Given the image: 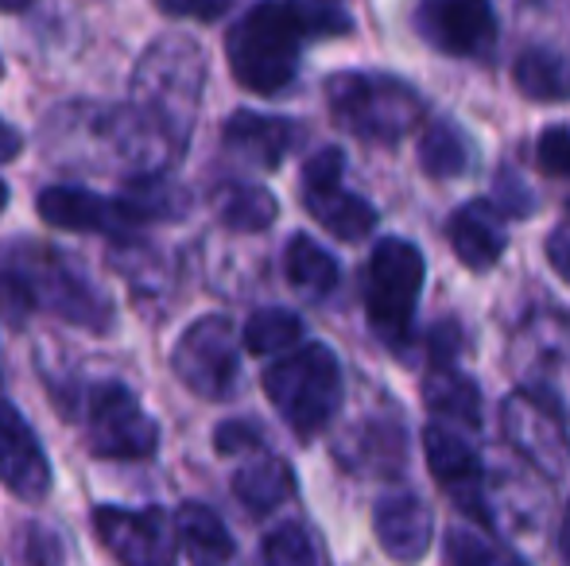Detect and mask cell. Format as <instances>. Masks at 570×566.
Masks as SVG:
<instances>
[{"mask_svg": "<svg viewBox=\"0 0 570 566\" xmlns=\"http://www.w3.org/2000/svg\"><path fill=\"white\" fill-rule=\"evenodd\" d=\"M350 28V12L334 4H256L226 39L229 70L245 90L272 98L295 82L303 43L345 36Z\"/></svg>", "mask_w": 570, "mask_h": 566, "instance_id": "1", "label": "cell"}, {"mask_svg": "<svg viewBox=\"0 0 570 566\" xmlns=\"http://www.w3.org/2000/svg\"><path fill=\"white\" fill-rule=\"evenodd\" d=\"M203 78H206V54L187 36H167L159 43H151L148 54L140 59V67H136L132 117L159 143H167V151H179L187 143Z\"/></svg>", "mask_w": 570, "mask_h": 566, "instance_id": "2", "label": "cell"}, {"mask_svg": "<svg viewBox=\"0 0 570 566\" xmlns=\"http://www.w3.org/2000/svg\"><path fill=\"white\" fill-rule=\"evenodd\" d=\"M0 268H4L0 280L16 287L28 302H39L51 315L86 326V330L109 326V299L75 260L59 257L51 245H16V249L0 252Z\"/></svg>", "mask_w": 570, "mask_h": 566, "instance_id": "3", "label": "cell"}, {"mask_svg": "<svg viewBox=\"0 0 570 566\" xmlns=\"http://www.w3.org/2000/svg\"><path fill=\"white\" fill-rule=\"evenodd\" d=\"M326 106L350 137L396 143L423 121V98L404 78L376 70H342L326 78Z\"/></svg>", "mask_w": 570, "mask_h": 566, "instance_id": "4", "label": "cell"}, {"mask_svg": "<svg viewBox=\"0 0 570 566\" xmlns=\"http://www.w3.org/2000/svg\"><path fill=\"white\" fill-rule=\"evenodd\" d=\"M264 393L299 438H315L342 404V365L334 349L307 341L264 373Z\"/></svg>", "mask_w": 570, "mask_h": 566, "instance_id": "5", "label": "cell"}, {"mask_svg": "<svg viewBox=\"0 0 570 566\" xmlns=\"http://www.w3.org/2000/svg\"><path fill=\"white\" fill-rule=\"evenodd\" d=\"M423 276H428L423 252L404 237H384L373 249V257H368L365 310L373 330L389 346H404L412 338V318L423 291Z\"/></svg>", "mask_w": 570, "mask_h": 566, "instance_id": "6", "label": "cell"}, {"mask_svg": "<svg viewBox=\"0 0 570 566\" xmlns=\"http://www.w3.org/2000/svg\"><path fill=\"white\" fill-rule=\"evenodd\" d=\"M171 369L183 385L203 400H226L237 388L240 357H237V334L229 318L206 315L179 338L171 354Z\"/></svg>", "mask_w": 570, "mask_h": 566, "instance_id": "7", "label": "cell"}, {"mask_svg": "<svg viewBox=\"0 0 570 566\" xmlns=\"http://www.w3.org/2000/svg\"><path fill=\"white\" fill-rule=\"evenodd\" d=\"M345 175V156L338 148H323L307 159L303 167V206L311 210V218L338 241H361L373 234L376 210L361 195H350L342 187Z\"/></svg>", "mask_w": 570, "mask_h": 566, "instance_id": "8", "label": "cell"}, {"mask_svg": "<svg viewBox=\"0 0 570 566\" xmlns=\"http://www.w3.org/2000/svg\"><path fill=\"white\" fill-rule=\"evenodd\" d=\"M159 427L125 385H98L90 393V454L109 461L151 458Z\"/></svg>", "mask_w": 570, "mask_h": 566, "instance_id": "9", "label": "cell"}, {"mask_svg": "<svg viewBox=\"0 0 570 566\" xmlns=\"http://www.w3.org/2000/svg\"><path fill=\"white\" fill-rule=\"evenodd\" d=\"M501 430L520 458L532 461L540 474L563 477L570 469V435L563 411L535 393H512L501 408Z\"/></svg>", "mask_w": 570, "mask_h": 566, "instance_id": "10", "label": "cell"}, {"mask_svg": "<svg viewBox=\"0 0 570 566\" xmlns=\"http://www.w3.org/2000/svg\"><path fill=\"white\" fill-rule=\"evenodd\" d=\"M94 532L120 566H175L179 539L164 508H98Z\"/></svg>", "mask_w": 570, "mask_h": 566, "instance_id": "11", "label": "cell"}, {"mask_svg": "<svg viewBox=\"0 0 570 566\" xmlns=\"http://www.w3.org/2000/svg\"><path fill=\"white\" fill-rule=\"evenodd\" d=\"M423 454H428V466H431V474H435V481L451 493V500L465 516H473L478 524L493 520L481 458L454 427L431 424L423 430Z\"/></svg>", "mask_w": 570, "mask_h": 566, "instance_id": "12", "label": "cell"}, {"mask_svg": "<svg viewBox=\"0 0 570 566\" xmlns=\"http://www.w3.org/2000/svg\"><path fill=\"white\" fill-rule=\"evenodd\" d=\"M415 28L435 51L481 59L497 43V16L485 0H431L415 8Z\"/></svg>", "mask_w": 570, "mask_h": 566, "instance_id": "13", "label": "cell"}, {"mask_svg": "<svg viewBox=\"0 0 570 566\" xmlns=\"http://www.w3.org/2000/svg\"><path fill=\"white\" fill-rule=\"evenodd\" d=\"M0 481L20 500H39L51 489V466L28 419L0 400Z\"/></svg>", "mask_w": 570, "mask_h": 566, "instance_id": "14", "label": "cell"}, {"mask_svg": "<svg viewBox=\"0 0 570 566\" xmlns=\"http://www.w3.org/2000/svg\"><path fill=\"white\" fill-rule=\"evenodd\" d=\"M431 508L412 493H389L373 508V532L384 555L396 563H415L431 547Z\"/></svg>", "mask_w": 570, "mask_h": 566, "instance_id": "15", "label": "cell"}, {"mask_svg": "<svg viewBox=\"0 0 570 566\" xmlns=\"http://www.w3.org/2000/svg\"><path fill=\"white\" fill-rule=\"evenodd\" d=\"M446 237H451L454 257L462 260L470 272H485L509 249V229H504V218L493 210V202L485 198H473V202H462L446 221Z\"/></svg>", "mask_w": 570, "mask_h": 566, "instance_id": "16", "label": "cell"}, {"mask_svg": "<svg viewBox=\"0 0 570 566\" xmlns=\"http://www.w3.org/2000/svg\"><path fill=\"white\" fill-rule=\"evenodd\" d=\"M39 214L55 229H70V234H120V229H128L117 198H101L82 187H47L39 195Z\"/></svg>", "mask_w": 570, "mask_h": 566, "instance_id": "17", "label": "cell"}, {"mask_svg": "<svg viewBox=\"0 0 570 566\" xmlns=\"http://www.w3.org/2000/svg\"><path fill=\"white\" fill-rule=\"evenodd\" d=\"M299 129L287 117H264V113H233L226 121V148L256 167H279L284 156L295 148Z\"/></svg>", "mask_w": 570, "mask_h": 566, "instance_id": "18", "label": "cell"}, {"mask_svg": "<svg viewBox=\"0 0 570 566\" xmlns=\"http://www.w3.org/2000/svg\"><path fill=\"white\" fill-rule=\"evenodd\" d=\"M210 206L222 226L233 229V234H261L279 214L276 198L264 187H253V182H218L210 195Z\"/></svg>", "mask_w": 570, "mask_h": 566, "instance_id": "19", "label": "cell"}, {"mask_svg": "<svg viewBox=\"0 0 570 566\" xmlns=\"http://www.w3.org/2000/svg\"><path fill=\"white\" fill-rule=\"evenodd\" d=\"M233 493L248 513L264 516L295 493V474L284 458H256L233 474Z\"/></svg>", "mask_w": 570, "mask_h": 566, "instance_id": "20", "label": "cell"}, {"mask_svg": "<svg viewBox=\"0 0 570 566\" xmlns=\"http://www.w3.org/2000/svg\"><path fill=\"white\" fill-rule=\"evenodd\" d=\"M342 461L361 474H400L404 469V435L396 424L353 427L342 446Z\"/></svg>", "mask_w": 570, "mask_h": 566, "instance_id": "21", "label": "cell"}, {"mask_svg": "<svg viewBox=\"0 0 570 566\" xmlns=\"http://www.w3.org/2000/svg\"><path fill=\"white\" fill-rule=\"evenodd\" d=\"M512 82L532 101H570V62L548 47H528L512 62Z\"/></svg>", "mask_w": 570, "mask_h": 566, "instance_id": "22", "label": "cell"}, {"mask_svg": "<svg viewBox=\"0 0 570 566\" xmlns=\"http://www.w3.org/2000/svg\"><path fill=\"white\" fill-rule=\"evenodd\" d=\"M423 404H428L435 416L451 419L454 430L462 427H478L481 424V393L470 377L454 369H431L423 380Z\"/></svg>", "mask_w": 570, "mask_h": 566, "instance_id": "23", "label": "cell"}, {"mask_svg": "<svg viewBox=\"0 0 570 566\" xmlns=\"http://www.w3.org/2000/svg\"><path fill=\"white\" fill-rule=\"evenodd\" d=\"M284 272L295 291H303L307 299H323V295H331L334 287H338V260H334L318 241H311L307 234L287 241Z\"/></svg>", "mask_w": 570, "mask_h": 566, "instance_id": "24", "label": "cell"}, {"mask_svg": "<svg viewBox=\"0 0 570 566\" xmlns=\"http://www.w3.org/2000/svg\"><path fill=\"white\" fill-rule=\"evenodd\" d=\"M175 539L198 563H226L233 555V536L222 524V516L206 505H183L175 516Z\"/></svg>", "mask_w": 570, "mask_h": 566, "instance_id": "25", "label": "cell"}, {"mask_svg": "<svg viewBox=\"0 0 570 566\" xmlns=\"http://www.w3.org/2000/svg\"><path fill=\"white\" fill-rule=\"evenodd\" d=\"M125 221H175L183 214V195L175 182L159 179L156 171L132 179L125 187V195L117 198Z\"/></svg>", "mask_w": 570, "mask_h": 566, "instance_id": "26", "label": "cell"}, {"mask_svg": "<svg viewBox=\"0 0 570 566\" xmlns=\"http://www.w3.org/2000/svg\"><path fill=\"white\" fill-rule=\"evenodd\" d=\"M470 140L462 137V129L439 121L431 129H423L420 137V167L431 179H458L470 167Z\"/></svg>", "mask_w": 570, "mask_h": 566, "instance_id": "27", "label": "cell"}, {"mask_svg": "<svg viewBox=\"0 0 570 566\" xmlns=\"http://www.w3.org/2000/svg\"><path fill=\"white\" fill-rule=\"evenodd\" d=\"M299 338H303V318L284 307L256 310V315L245 322V349L256 357L287 354V349L299 346Z\"/></svg>", "mask_w": 570, "mask_h": 566, "instance_id": "28", "label": "cell"}, {"mask_svg": "<svg viewBox=\"0 0 570 566\" xmlns=\"http://www.w3.org/2000/svg\"><path fill=\"white\" fill-rule=\"evenodd\" d=\"M261 566H315V539L299 524H284L264 539Z\"/></svg>", "mask_w": 570, "mask_h": 566, "instance_id": "29", "label": "cell"}, {"mask_svg": "<svg viewBox=\"0 0 570 566\" xmlns=\"http://www.w3.org/2000/svg\"><path fill=\"white\" fill-rule=\"evenodd\" d=\"M446 559H451V566H524V563L509 559V555H501L493 544H485V539L470 528H454L451 536H446Z\"/></svg>", "mask_w": 570, "mask_h": 566, "instance_id": "30", "label": "cell"}, {"mask_svg": "<svg viewBox=\"0 0 570 566\" xmlns=\"http://www.w3.org/2000/svg\"><path fill=\"white\" fill-rule=\"evenodd\" d=\"M535 163L543 175L570 179V129H548L535 140Z\"/></svg>", "mask_w": 570, "mask_h": 566, "instance_id": "31", "label": "cell"}, {"mask_svg": "<svg viewBox=\"0 0 570 566\" xmlns=\"http://www.w3.org/2000/svg\"><path fill=\"white\" fill-rule=\"evenodd\" d=\"M532 206H535V198L528 195V187L520 182V175H512V171L497 175V206H493L497 214L504 210V214H517V218H528Z\"/></svg>", "mask_w": 570, "mask_h": 566, "instance_id": "32", "label": "cell"}, {"mask_svg": "<svg viewBox=\"0 0 570 566\" xmlns=\"http://www.w3.org/2000/svg\"><path fill=\"white\" fill-rule=\"evenodd\" d=\"M214 446H218L222 454L256 450V446H261V430H256L253 424H240V419H233V424L218 427V438H214Z\"/></svg>", "mask_w": 570, "mask_h": 566, "instance_id": "33", "label": "cell"}, {"mask_svg": "<svg viewBox=\"0 0 570 566\" xmlns=\"http://www.w3.org/2000/svg\"><path fill=\"white\" fill-rule=\"evenodd\" d=\"M167 16H179V20H218L226 12V0H214V4H190V0H164Z\"/></svg>", "mask_w": 570, "mask_h": 566, "instance_id": "34", "label": "cell"}, {"mask_svg": "<svg viewBox=\"0 0 570 566\" xmlns=\"http://www.w3.org/2000/svg\"><path fill=\"white\" fill-rule=\"evenodd\" d=\"M548 260H551V268L570 284V226L556 229V234L548 237Z\"/></svg>", "mask_w": 570, "mask_h": 566, "instance_id": "35", "label": "cell"}, {"mask_svg": "<svg viewBox=\"0 0 570 566\" xmlns=\"http://www.w3.org/2000/svg\"><path fill=\"white\" fill-rule=\"evenodd\" d=\"M20 132L12 129L8 121H0V163H8V159H16L20 156Z\"/></svg>", "mask_w": 570, "mask_h": 566, "instance_id": "36", "label": "cell"}, {"mask_svg": "<svg viewBox=\"0 0 570 566\" xmlns=\"http://www.w3.org/2000/svg\"><path fill=\"white\" fill-rule=\"evenodd\" d=\"M559 559H563V566H570V505L563 513V524H559Z\"/></svg>", "mask_w": 570, "mask_h": 566, "instance_id": "37", "label": "cell"}, {"mask_svg": "<svg viewBox=\"0 0 570 566\" xmlns=\"http://www.w3.org/2000/svg\"><path fill=\"white\" fill-rule=\"evenodd\" d=\"M4 202H8V187L0 182V210H4Z\"/></svg>", "mask_w": 570, "mask_h": 566, "instance_id": "38", "label": "cell"}, {"mask_svg": "<svg viewBox=\"0 0 570 566\" xmlns=\"http://www.w3.org/2000/svg\"><path fill=\"white\" fill-rule=\"evenodd\" d=\"M567 214H570V198H567Z\"/></svg>", "mask_w": 570, "mask_h": 566, "instance_id": "39", "label": "cell"}, {"mask_svg": "<svg viewBox=\"0 0 570 566\" xmlns=\"http://www.w3.org/2000/svg\"><path fill=\"white\" fill-rule=\"evenodd\" d=\"M0 369H4V365H0Z\"/></svg>", "mask_w": 570, "mask_h": 566, "instance_id": "40", "label": "cell"}]
</instances>
